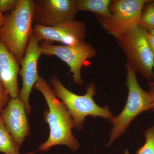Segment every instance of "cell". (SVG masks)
<instances>
[{
    "instance_id": "7402d4cb",
    "label": "cell",
    "mask_w": 154,
    "mask_h": 154,
    "mask_svg": "<svg viewBox=\"0 0 154 154\" xmlns=\"http://www.w3.org/2000/svg\"><path fill=\"white\" fill-rule=\"evenodd\" d=\"M148 85L149 87H154V80L149 83Z\"/></svg>"
},
{
    "instance_id": "44dd1931",
    "label": "cell",
    "mask_w": 154,
    "mask_h": 154,
    "mask_svg": "<svg viewBox=\"0 0 154 154\" xmlns=\"http://www.w3.org/2000/svg\"><path fill=\"white\" fill-rule=\"evenodd\" d=\"M149 92L151 94L152 96L154 102V87H150Z\"/></svg>"
},
{
    "instance_id": "3957f363",
    "label": "cell",
    "mask_w": 154,
    "mask_h": 154,
    "mask_svg": "<svg viewBox=\"0 0 154 154\" xmlns=\"http://www.w3.org/2000/svg\"><path fill=\"white\" fill-rule=\"evenodd\" d=\"M126 85L128 96L125 106L117 116L109 119L113 127L106 146H109L124 133L134 119L144 111L154 109L153 98L149 92L144 91L140 85L136 72L126 63Z\"/></svg>"
},
{
    "instance_id": "52a82bcc",
    "label": "cell",
    "mask_w": 154,
    "mask_h": 154,
    "mask_svg": "<svg viewBox=\"0 0 154 154\" xmlns=\"http://www.w3.org/2000/svg\"><path fill=\"white\" fill-rule=\"evenodd\" d=\"M39 47L42 54L55 56L66 63L73 74V82L79 85L84 84L81 76L83 64L87 60L96 57L98 54L96 48L85 41L70 45H56L42 42L39 43Z\"/></svg>"
},
{
    "instance_id": "cb8c5ba5",
    "label": "cell",
    "mask_w": 154,
    "mask_h": 154,
    "mask_svg": "<svg viewBox=\"0 0 154 154\" xmlns=\"http://www.w3.org/2000/svg\"><path fill=\"white\" fill-rule=\"evenodd\" d=\"M36 152V151L34 152H30L26 153L24 154H33L35 153Z\"/></svg>"
},
{
    "instance_id": "ac0fdd59",
    "label": "cell",
    "mask_w": 154,
    "mask_h": 154,
    "mask_svg": "<svg viewBox=\"0 0 154 154\" xmlns=\"http://www.w3.org/2000/svg\"><path fill=\"white\" fill-rule=\"evenodd\" d=\"M9 95L5 86L0 80V116L4 109V107L9 102Z\"/></svg>"
},
{
    "instance_id": "6da1fadb",
    "label": "cell",
    "mask_w": 154,
    "mask_h": 154,
    "mask_svg": "<svg viewBox=\"0 0 154 154\" xmlns=\"http://www.w3.org/2000/svg\"><path fill=\"white\" fill-rule=\"evenodd\" d=\"M34 88L44 96L48 107L44 112V120L49 125V136L39 146L38 150L48 151L58 145L67 146L72 152L79 149V143L72 131L74 122L66 106L57 99L51 85L42 77L39 76Z\"/></svg>"
},
{
    "instance_id": "ba28073f",
    "label": "cell",
    "mask_w": 154,
    "mask_h": 154,
    "mask_svg": "<svg viewBox=\"0 0 154 154\" xmlns=\"http://www.w3.org/2000/svg\"><path fill=\"white\" fill-rule=\"evenodd\" d=\"M78 12L76 0H37L35 1L33 22L51 27L75 20Z\"/></svg>"
},
{
    "instance_id": "e0dca14e",
    "label": "cell",
    "mask_w": 154,
    "mask_h": 154,
    "mask_svg": "<svg viewBox=\"0 0 154 154\" xmlns=\"http://www.w3.org/2000/svg\"><path fill=\"white\" fill-rule=\"evenodd\" d=\"M18 0H0V12L4 13L12 12L16 8Z\"/></svg>"
},
{
    "instance_id": "7a4b0ae2",
    "label": "cell",
    "mask_w": 154,
    "mask_h": 154,
    "mask_svg": "<svg viewBox=\"0 0 154 154\" xmlns=\"http://www.w3.org/2000/svg\"><path fill=\"white\" fill-rule=\"evenodd\" d=\"M35 1L18 0L17 7L6 16L0 38L20 64L32 33Z\"/></svg>"
},
{
    "instance_id": "8992f818",
    "label": "cell",
    "mask_w": 154,
    "mask_h": 154,
    "mask_svg": "<svg viewBox=\"0 0 154 154\" xmlns=\"http://www.w3.org/2000/svg\"><path fill=\"white\" fill-rule=\"evenodd\" d=\"M148 0H115L110 6L108 18L96 16L100 25L108 34L118 38L139 25L144 6Z\"/></svg>"
},
{
    "instance_id": "9a60e30c",
    "label": "cell",
    "mask_w": 154,
    "mask_h": 154,
    "mask_svg": "<svg viewBox=\"0 0 154 154\" xmlns=\"http://www.w3.org/2000/svg\"><path fill=\"white\" fill-rule=\"evenodd\" d=\"M139 25L148 31L154 30V1H148L141 16Z\"/></svg>"
},
{
    "instance_id": "ffe728a7",
    "label": "cell",
    "mask_w": 154,
    "mask_h": 154,
    "mask_svg": "<svg viewBox=\"0 0 154 154\" xmlns=\"http://www.w3.org/2000/svg\"><path fill=\"white\" fill-rule=\"evenodd\" d=\"M6 16H5L2 13L0 12V32L1 29L2 28L3 25L5 24V21L6 20Z\"/></svg>"
},
{
    "instance_id": "277c9868",
    "label": "cell",
    "mask_w": 154,
    "mask_h": 154,
    "mask_svg": "<svg viewBox=\"0 0 154 154\" xmlns=\"http://www.w3.org/2000/svg\"><path fill=\"white\" fill-rule=\"evenodd\" d=\"M49 83L53 88L55 96L61 99L70 113L76 129H82L87 116L101 117L106 119H110L113 116L107 105L104 107H99L94 102L96 88L94 83L91 82L87 86L86 94L83 96L69 91L56 76L51 77Z\"/></svg>"
},
{
    "instance_id": "8fae6325",
    "label": "cell",
    "mask_w": 154,
    "mask_h": 154,
    "mask_svg": "<svg viewBox=\"0 0 154 154\" xmlns=\"http://www.w3.org/2000/svg\"><path fill=\"white\" fill-rule=\"evenodd\" d=\"M25 105L19 97L11 98L1 116L15 142L21 147L30 133Z\"/></svg>"
},
{
    "instance_id": "603a6c76",
    "label": "cell",
    "mask_w": 154,
    "mask_h": 154,
    "mask_svg": "<svg viewBox=\"0 0 154 154\" xmlns=\"http://www.w3.org/2000/svg\"><path fill=\"white\" fill-rule=\"evenodd\" d=\"M148 32L151 34L154 35V30H151V31H148Z\"/></svg>"
},
{
    "instance_id": "30bf717a",
    "label": "cell",
    "mask_w": 154,
    "mask_h": 154,
    "mask_svg": "<svg viewBox=\"0 0 154 154\" xmlns=\"http://www.w3.org/2000/svg\"><path fill=\"white\" fill-rule=\"evenodd\" d=\"M40 42L32 33L25 55L20 63L21 68L19 74L22 77V88L19 91L18 97L25 105L26 113L28 115L31 112L29 96L39 76L37 66L38 59L42 54L39 47Z\"/></svg>"
},
{
    "instance_id": "7c38bea8",
    "label": "cell",
    "mask_w": 154,
    "mask_h": 154,
    "mask_svg": "<svg viewBox=\"0 0 154 154\" xmlns=\"http://www.w3.org/2000/svg\"><path fill=\"white\" fill-rule=\"evenodd\" d=\"M19 62L7 49L0 38V80L12 98L19 96L18 75L20 71Z\"/></svg>"
},
{
    "instance_id": "d6986e66",
    "label": "cell",
    "mask_w": 154,
    "mask_h": 154,
    "mask_svg": "<svg viewBox=\"0 0 154 154\" xmlns=\"http://www.w3.org/2000/svg\"><path fill=\"white\" fill-rule=\"evenodd\" d=\"M146 38L148 43L153 56L154 59V35L149 33L147 31Z\"/></svg>"
},
{
    "instance_id": "5bb4252c",
    "label": "cell",
    "mask_w": 154,
    "mask_h": 154,
    "mask_svg": "<svg viewBox=\"0 0 154 154\" xmlns=\"http://www.w3.org/2000/svg\"><path fill=\"white\" fill-rule=\"evenodd\" d=\"M19 149L0 116V152L5 154H20Z\"/></svg>"
},
{
    "instance_id": "2e32d148",
    "label": "cell",
    "mask_w": 154,
    "mask_h": 154,
    "mask_svg": "<svg viewBox=\"0 0 154 154\" xmlns=\"http://www.w3.org/2000/svg\"><path fill=\"white\" fill-rule=\"evenodd\" d=\"M145 143L139 149L137 154H154V125L145 131Z\"/></svg>"
},
{
    "instance_id": "5b68a950",
    "label": "cell",
    "mask_w": 154,
    "mask_h": 154,
    "mask_svg": "<svg viewBox=\"0 0 154 154\" xmlns=\"http://www.w3.org/2000/svg\"><path fill=\"white\" fill-rule=\"evenodd\" d=\"M147 30L137 25L116 38L127 64L149 82L154 80V59L148 43Z\"/></svg>"
},
{
    "instance_id": "4fadbf2b",
    "label": "cell",
    "mask_w": 154,
    "mask_h": 154,
    "mask_svg": "<svg viewBox=\"0 0 154 154\" xmlns=\"http://www.w3.org/2000/svg\"><path fill=\"white\" fill-rule=\"evenodd\" d=\"M111 2L110 0H76L78 12L89 11L102 18L110 17Z\"/></svg>"
},
{
    "instance_id": "9c48e42d",
    "label": "cell",
    "mask_w": 154,
    "mask_h": 154,
    "mask_svg": "<svg viewBox=\"0 0 154 154\" xmlns=\"http://www.w3.org/2000/svg\"><path fill=\"white\" fill-rule=\"evenodd\" d=\"M32 34L39 41L51 44L54 42L65 45H74L85 41L87 36V26L82 21H67L51 27L35 24Z\"/></svg>"
}]
</instances>
